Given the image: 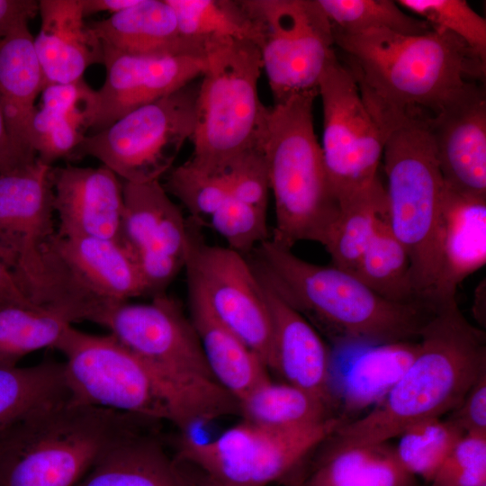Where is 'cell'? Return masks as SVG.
I'll use <instances>...</instances> for the list:
<instances>
[{
    "label": "cell",
    "instance_id": "6da1fadb",
    "mask_svg": "<svg viewBox=\"0 0 486 486\" xmlns=\"http://www.w3.org/2000/svg\"><path fill=\"white\" fill-rule=\"evenodd\" d=\"M333 35L385 138L411 122H428L484 84L486 61L446 31L431 27L421 34L389 30L346 33L333 28Z\"/></svg>",
    "mask_w": 486,
    "mask_h": 486
},
{
    "label": "cell",
    "instance_id": "7a4b0ae2",
    "mask_svg": "<svg viewBox=\"0 0 486 486\" xmlns=\"http://www.w3.org/2000/svg\"><path fill=\"white\" fill-rule=\"evenodd\" d=\"M413 360L387 395L364 416L341 425L319 448L335 451L380 444L461 403L486 373V338L460 310L455 297L436 303Z\"/></svg>",
    "mask_w": 486,
    "mask_h": 486
},
{
    "label": "cell",
    "instance_id": "3957f363",
    "mask_svg": "<svg viewBox=\"0 0 486 486\" xmlns=\"http://www.w3.org/2000/svg\"><path fill=\"white\" fill-rule=\"evenodd\" d=\"M253 252L257 274L332 345L418 340L435 309L429 302L386 300L355 274L306 261L270 239Z\"/></svg>",
    "mask_w": 486,
    "mask_h": 486
},
{
    "label": "cell",
    "instance_id": "277c9868",
    "mask_svg": "<svg viewBox=\"0 0 486 486\" xmlns=\"http://www.w3.org/2000/svg\"><path fill=\"white\" fill-rule=\"evenodd\" d=\"M90 322L142 359L162 386L170 419L179 432L228 416H239L238 400L215 379L191 321L165 293L148 302L101 305Z\"/></svg>",
    "mask_w": 486,
    "mask_h": 486
},
{
    "label": "cell",
    "instance_id": "5b68a950",
    "mask_svg": "<svg viewBox=\"0 0 486 486\" xmlns=\"http://www.w3.org/2000/svg\"><path fill=\"white\" fill-rule=\"evenodd\" d=\"M319 91L267 107L262 150L275 224L270 240L292 249L301 241L325 245L339 211L314 127Z\"/></svg>",
    "mask_w": 486,
    "mask_h": 486
},
{
    "label": "cell",
    "instance_id": "8992f818",
    "mask_svg": "<svg viewBox=\"0 0 486 486\" xmlns=\"http://www.w3.org/2000/svg\"><path fill=\"white\" fill-rule=\"evenodd\" d=\"M151 422L71 399L37 411L0 434V486H75L118 439Z\"/></svg>",
    "mask_w": 486,
    "mask_h": 486
},
{
    "label": "cell",
    "instance_id": "52a82bcc",
    "mask_svg": "<svg viewBox=\"0 0 486 486\" xmlns=\"http://www.w3.org/2000/svg\"><path fill=\"white\" fill-rule=\"evenodd\" d=\"M205 58L188 162L208 174H222L262 149L267 112L257 89L262 60L256 45L235 39L207 40Z\"/></svg>",
    "mask_w": 486,
    "mask_h": 486
},
{
    "label": "cell",
    "instance_id": "ba28073f",
    "mask_svg": "<svg viewBox=\"0 0 486 486\" xmlns=\"http://www.w3.org/2000/svg\"><path fill=\"white\" fill-rule=\"evenodd\" d=\"M382 158L388 222L410 256L417 295L433 302L446 184L428 122H411L392 131Z\"/></svg>",
    "mask_w": 486,
    "mask_h": 486
},
{
    "label": "cell",
    "instance_id": "9c48e42d",
    "mask_svg": "<svg viewBox=\"0 0 486 486\" xmlns=\"http://www.w3.org/2000/svg\"><path fill=\"white\" fill-rule=\"evenodd\" d=\"M345 420L276 429L242 419L221 435L199 442L189 433L174 438V456L194 469L207 486H268L297 477L305 460Z\"/></svg>",
    "mask_w": 486,
    "mask_h": 486
},
{
    "label": "cell",
    "instance_id": "30bf717a",
    "mask_svg": "<svg viewBox=\"0 0 486 486\" xmlns=\"http://www.w3.org/2000/svg\"><path fill=\"white\" fill-rule=\"evenodd\" d=\"M199 85L192 83L86 136L76 158L91 156L122 181H160L195 127Z\"/></svg>",
    "mask_w": 486,
    "mask_h": 486
},
{
    "label": "cell",
    "instance_id": "8fae6325",
    "mask_svg": "<svg viewBox=\"0 0 486 486\" xmlns=\"http://www.w3.org/2000/svg\"><path fill=\"white\" fill-rule=\"evenodd\" d=\"M55 349L65 356L71 400L169 421L166 398L153 371L110 333L89 334L70 325Z\"/></svg>",
    "mask_w": 486,
    "mask_h": 486
},
{
    "label": "cell",
    "instance_id": "7c38bea8",
    "mask_svg": "<svg viewBox=\"0 0 486 486\" xmlns=\"http://www.w3.org/2000/svg\"><path fill=\"white\" fill-rule=\"evenodd\" d=\"M52 166L36 158L0 173V256L32 302L56 309L58 294L45 259L56 234Z\"/></svg>",
    "mask_w": 486,
    "mask_h": 486
},
{
    "label": "cell",
    "instance_id": "4fadbf2b",
    "mask_svg": "<svg viewBox=\"0 0 486 486\" xmlns=\"http://www.w3.org/2000/svg\"><path fill=\"white\" fill-rule=\"evenodd\" d=\"M262 29L259 51L274 104L310 91L337 58L332 24L318 0H244Z\"/></svg>",
    "mask_w": 486,
    "mask_h": 486
},
{
    "label": "cell",
    "instance_id": "5bb4252c",
    "mask_svg": "<svg viewBox=\"0 0 486 486\" xmlns=\"http://www.w3.org/2000/svg\"><path fill=\"white\" fill-rule=\"evenodd\" d=\"M188 221L187 289L265 363L273 364V321L263 284L251 262L228 248L206 244Z\"/></svg>",
    "mask_w": 486,
    "mask_h": 486
},
{
    "label": "cell",
    "instance_id": "9a60e30c",
    "mask_svg": "<svg viewBox=\"0 0 486 486\" xmlns=\"http://www.w3.org/2000/svg\"><path fill=\"white\" fill-rule=\"evenodd\" d=\"M319 95L323 110L322 157L340 202L378 177L386 138L338 56L320 80Z\"/></svg>",
    "mask_w": 486,
    "mask_h": 486
},
{
    "label": "cell",
    "instance_id": "2e32d148",
    "mask_svg": "<svg viewBox=\"0 0 486 486\" xmlns=\"http://www.w3.org/2000/svg\"><path fill=\"white\" fill-rule=\"evenodd\" d=\"M47 266L71 321H89L104 303L148 295L132 253L116 239L54 235Z\"/></svg>",
    "mask_w": 486,
    "mask_h": 486
},
{
    "label": "cell",
    "instance_id": "e0dca14e",
    "mask_svg": "<svg viewBox=\"0 0 486 486\" xmlns=\"http://www.w3.org/2000/svg\"><path fill=\"white\" fill-rule=\"evenodd\" d=\"M120 241L132 253L148 294L165 293L184 267L189 227L160 181H123Z\"/></svg>",
    "mask_w": 486,
    "mask_h": 486
},
{
    "label": "cell",
    "instance_id": "ac0fdd59",
    "mask_svg": "<svg viewBox=\"0 0 486 486\" xmlns=\"http://www.w3.org/2000/svg\"><path fill=\"white\" fill-rule=\"evenodd\" d=\"M103 49L106 76L96 90L97 112L89 134L192 83L206 68L205 55H133Z\"/></svg>",
    "mask_w": 486,
    "mask_h": 486
},
{
    "label": "cell",
    "instance_id": "d6986e66",
    "mask_svg": "<svg viewBox=\"0 0 486 486\" xmlns=\"http://www.w3.org/2000/svg\"><path fill=\"white\" fill-rule=\"evenodd\" d=\"M418 348V340L331 345L328 392L338 416L347 423L350 416L379 403L406 371Z\"/></svg>",
    "mask_w": 486,
    "mask_h": 486
},
{
    "label": "cell",
    "instance_id": "ffe728a7",
    "mask_svg": "<svg viewBox=\"0 0 486 486\" xmlns=\"http://www.w3.org/2000/svg\"><path fill=\"white\" fill-rule=\"evenodd\" d=\"M56 235L120 240L123 181L107 166H52Z\"/></svg>",
    "mask_w": 486,
    "mask_h": 486
},
{
    "label": "cell",
    "instance_id": "44dd1931",
    "mask_svg": "<svg viewBox=\"0 0 486 486\" xmlns=\"http://www.w3.org/2000/svg\"><path fill=\"white\" fill-rule=\"evenodd\" d=\"M482 85L428 122L446 185L478 198H486V94Z\"/></svg>",
    "mask_w": 486,
    "mask_h": 486
},
{
    "label": "cell",
    "instance_id": "7402d4cb",
    "mask_svg": "<svg viewBox=\"0 0 486 486\" xmlns=\"http://www.w3.org/2000/svg\"><path fill=\"white\" fill-rule=\"evenodd\" d=\"M40 28L33 39L44 88L83 78L94 64H103V44L85 22L81 0H40Z\"/></svg>",
    "mask_w": 486,
    "mask_h": 486
},
{
    "label": "cell",
    "instance_id": "603a6c76",
    "mask_svg": "<svg viewBox=\"0 0 486 486\" xmlns=\"http://www.w3.org/2000/svg\"><path fill=\"white\" fill-rule=\"evenodd\" d=\"M118 439L75 486H202L194 471L169 454L151 427Z\"/></svg>",
    "mask_w": 486,
    "mask_h": 486
},
{
    "label": "cell",
    "instance_id": "cb8c5ba5",
    "mask_svg": "<svg viewBox=\"0 0 486 486\" xmlns=\"http://www.w3.org/2000/svg\"><path fill=\"white\" fill-rule=\"evenodd\" d=\"M260 280L273 321L271 371L283 382L323 399L334 409L328 392L330 346L302 314Z\"/></svg>",
    "mask_w": 486,
    "mask_h": 486
},
{
    "label": "cell",
    "instance_id": "d4e9b609",
    "mask_svg": "<svg viewBox=\"0 0 486 486\" xmlns=\"http://www.w3.org/2000/svg\"><path fill=\"white\" fill-rule=\"evenodd\" d=\"M33 39L24 23L0 40V108L14 148L28 162L37 158L31 128L35 101L44 89Z\"/></svg>",
    "mask_w": 486,
    "mask_h": 486
},
{
    "label": "cell",
    "instance_id": "484cf974",
    "mask_svg": "<svg viewBox=\"0 0 486 486\" xmlns=\"http://www.w3.org/2000/svg\"><path fill=\"white\" fill-rule=\"evenodd\" d=\"M440 273L434 302L455 297L458 285L486 263V198L446 185L439 238Z\"/></svg>",
    "mask_w": 486,
    "mask_h": 486
},
{
    "label": "cell",
    "instance_id": "4316f807",
    "mask_svg": "<svg viewBox=\"0 0 486 486\" xmlns=\"http://www.w3.org/2000/svg\"><path fill=\"white\" fill-rule=\"evenodd\" d=\"M42 104L36 109L31 128L37 158L53 166L61 158H76L97 112L96 90L81 78L43 89Z\"/></svg>",
    "mask_w": 486,
    "mask_h": 486
},
{
    "label": "cell",
    "instance_id": "83f0119b",
    "mask_svg": "<svg viewBox=\"0 0 486 486\" xmlns=\"http://www.w3.org/2000/svg\"><path fill=\"white\" fill-rule=\"evenodd\" d=\"M103 47L133 55H205V44L184 37L166 0L134 6L93 22Z\"/></svg>",
    "mask_w": 486,
    "mask_h": 486
},
{
    "label": "cell",
    "instance_id": "f1b7e54d",
    "mask_svg": "<svg viewBox=\"0 0 486 486\" xmlns=\"http://www.w3.org/2000/svg\"><path fill=\"white\" fill-rule=\"evenodd\" d=\"M294 486H417L387 442L335 451L317 447Z\"/></svg>",
    "mask_w": 486,
    "mask_h": 486
},
{
    "label": "cell",
    "instance_id": "f546056e",
    "mask_svg": "<svg viewBox=\"0 0 486 486\" xmlns=\"http://www.w3.org/2000/svg\"><path fill=\"white\" fill-rule=\"evenodd\" d=\"M189 318L200 338L204 356L217 382L238 401L270 379L262 359L220 323L202 297L187 289Z\"/></svg>",
    "mask_w": 486,
    "mask_h": 486
},
{
    "label": "cell",
    "instance_id": "4dcf8cb0",
    "mask_svg": "<svg viewBox=\"0 0 486 486\" xmlns=\"http://www.w3.org/2000/svg\"><path fill=\"white\" fill-rule=\"evenodd\" d=\"M69 398L63 362L45 359L31 366L0 363V434Z\"/></svg>",
    "mask_w": 486,
    "mask_h": 486
},
{
    "label": "cell",
    "instance_id": "1f68e13d",
    "mask_svg": "<svg viewBox=\"0 0 486 486\" xmlns=\"http://www.w3.org/2000/svg\"><path fill=\"white\" fill-rule=\"evenodd\" d=\"M238 404L242 419L276 429L311 427L338 417L323 399L271 378L249 391Z\"/></svg>",
    "mask_w": 486,
    "mask_h": 486
},
{
    "label": "cell",
    "instance_id": "d6a6232c",
    "mask_svg": "<svg viewBox=\"0 0 486 486\" xmlns=\"http://www.w3.org/2000/svg\"><path fill=\"white\" fill-rule=\"evenodd\" d=\"M386 216L385 188L379 177L341 200L338 214L323 246L331 265L354 274L379 222Z\"/></svg>",
    "mask_w": 486,
    "mask_h": 486
},
{
    "label": "cell",
    "instance_id": "836d02e7",
    "mask_svg": "<svg viewBox=\"0 0 486 486\" xmlns=\"http://www.w3.org/2000/svg\"><path fill=\"white\" fill-rule=\"evenodd\" d=\"M73 323L60 311L32 302L0 300V363L54 348Z\"/></svg>",
    "mask_w": 486,
    "mask_h": 486
},
{
    "label": "cell",
    "instance_id": "e575fe53",
    "mask_svg": "<svg viewBox=\"0 0 486 486\" xmlns=\"http://www.w3.org/2000/svg\"><path fill=\"white\" fill-rule=\"evenodd\" d=\"M354 274L374 292L391 302H427L416 293L410 256L393 234L388 216L379 222Z\"/></svg>",
    "mask_w": 486,
    "mask_h": 486
},
{
    "label": "cell",
    "instance_id": "d590c367",
    "mask_svg": "<svg viewBox=\"0 0 486 486\" xmlns=\"http://www.w3.org/2000/svg\"><path fill=\"white\" fill-rule=\"evenodd\" d=\"M181 33L203 44L215 39L262 41V29L244 0H166Z\"/></svg>",
    "mask_w": 486,
    "mask_h": 486
},
{
    "label": "cell",
    "instance_id": "8d00e7d4",
    "mask_svg": "<svg viewBox=\"0 0 486 486\" xmlns=\"http://www.w3.org/2000/svg\"><path fill=\"white\" fill-rule=\"evenodd\" d=\"M332 27L346 33L389 30L421 34L431 26L392 0H318Z\"/></svg>",
    "mask_w": 486,
    "mask_h": 486
},
{
    "label": "cell",
    "instance_id": "74e56055",
    "mask_svg": "<svg viewBox=\"0 0 486 486\" xmlns=\"http://www.w3.org/2000/svg\"><path fill=\"white\" fill-rule=\"evenodd\" d=\"M464 433L452 421L435 418L406 428L394 446L403 468L432 482L444 461Z\"/></svg>",
    "mask_w": 486,
    "mask_h": 486
},
{
    "label": "cell",
    "instance_id": "f35d334b",
    "mask_svg": "<svg viewBox=\"0 0 486 486\" xmlns=\"http://www.w3.org/2000/svg\"><path fill=\"white\" fill-rule=\"evenodd\" d=\"M406 12L432 28L448 32L486 61V20L465 0H399Z\"/></svg>",
    "mask_w": 486,
    "mask_h": 486
},
{
    "label": "cell",
    "instance_id": "ab89813d",
    "mask_svg": "<svg viewBox=\"0 0 486 486\" xmlns=\"http://www.w3.org/2000/svg\"><path fill=\"white\" fill-rule=\"evenodd\" d=\"M166 176V191L181 202L197 224L209 220L230 196L225 173L208 174L186 161Z\"/></svg>",
    "mask_w": 486,
    "mask_h": 486
},
{
    "label": "cell",
    "instance_id": "60d3db41",
    "mask_svg": "<svg viewBox=\"0 0 486 486\" xmlns=\"http://www.w3.org/2000/svg\"><path fill=\"white\" fill-rule=\"evenodd\" d=\"M266 216V210L230 196L209 223L228 248L245 256L270 238Z\"/></svg>",
    "mask_w": 486,
    "mask_h": 486
},
{
    "label": "cell",
    "instance_id": "b9f144b4",
    "mask_svg": "<svg viewBox=\"0 0 486 486\" xmlns=\"http://www.w3.org/2000/svg\"><path fill=\"white\" fill-rule=\"evenodd\" d=\"M431 484L435 486L486 484V434H464L444 461Z\"/></svg>",
    "mask_w": 486,
    "mask_h": 486
},
{
    "label": "cell",
    "instance_id": "7bdbcfd3",
    "mask_svg": "<svg viewBox=\"0 0 486 486\" xmlns=\"http://www.w3.org/2000/svg\"><path fill=\"white\" fill-rule=\"evenodd\" d=\"M224 173L230 197L267 211L270 189L262 149L245 155Z\"/></svg>",
    "mask_w": 486,
    "mask_h": 486
},
{
    "label": "cell",
    "instance_id": "ee69618b",
    "mask_svg": "<svg viewBox=\"0 0 486 486\" xmlns=\"http://www.w3.org/2000/svg\"><path fill=\"white\" fill-rule=\"evenodd\" d=\"M448 419L464 434H486V373L470 388Z\"/></svg>",
    "mask_w": 486,
    "mask_h": 486
},
{
    "label": "cell",
    "instance_id": "f6af8a7d",
    "mask_svg": "<svg viewBox=\"0 0 486 486\" xmlns=\"http://www.w3.org/2000/svg\"><path fill=\"white\" fill-rule=\"evenodd\" d=\"M39 13V1L0 0V40Z\"/></svg>",
    "mask_w": 486,
    "mask_h": 486
},
{
    "label": "cell",
    "instance_id": "bcb514c9",
    "mask_svg": "<svg viewBox=\"0 0 486 486\" xmlns=\"http://www.w3.org/2000/svg\"><path fill=\"white\" fill-rule=\"evenodd\" d=\"M28 162L14 148L0 108V173L26 166Z\"/></svg>",
    "mask_w": 486,
    "mask_h": 486
},
{
    "label": "cell",
    "instance_id": "7dc6e473",
    "mask_svg": "<svg viewBox=\"0 0 486 486\" xmlns=\"http://www.w3.org/2000/svg\"><path fill=\"white\" fill-rule=\"evenodd\" d=\"M0 300L32 302L23 292L10 266L0 256Z\"/></svg>",
    "mask_w": 486,
    "mask_h": 486
},
{
    "label": "cell",
    "instance_id": "c3c4849f",
    "mask_svg": "<svg viewBox=\"0 0 486 486\" xmlns=\"http://www.w3.org/2000/svg\"><path fill=\"white\" fill-rule=\"evenodd\" d=\"M139 2L140 0H81V4L86 17L101 12L114 14L134 6Z\"/></svg>",
    "mask_w": 486,
    "mask_h": 486
},
{
    "label": "cell",
    "instance_id": "681fc988",
    "mask_svg": "<svg viewBox=\"0 0 486 486\" xmlns=\"http://www.w3.org/2000/svg\"><path fill=\"white\" fill-rule=\"evenodd\" d=\"M482 486H486V484H483V485H482Z\"/></svg>",
    "mask_w": 486,
    "mask_h": 486
},
{
    "label": "cell",
    "instance_id": "f907efd6",
    "mask_svg": "<svg viewBox=\"0 0 486 486\" xmlns=\"http://www.w3.org/2000/svg\"><path fill=\"white\" fill-rule=\"evenodd\" d=\"M430 486H435V485L431 484Z\"/></svg>",
    "mask_w": 486,
    "mask_h": 486
}]
</instances>
